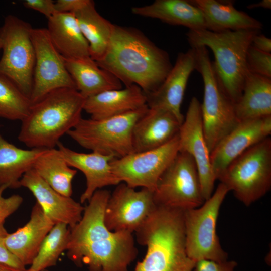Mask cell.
I'll return each mask as SVG.
<instances>
[{
  "mask_svg": "<svg viewBox=\"0 0 271 271\" xmlns=\"http://www.w3.org/2000/svg\"><path fill=\"white\" fill-rule=\"evenodd\" d=\"M110 193L96 191L84 207L80 221L70 228L66 251L70 259L89 271H128L138 250L132 233L111 231L104 221Z\"/></svg>",
  "mask_w": 271,
  "mask_h": 271,
  "instance_id": "1",
  "label": "cell"
},
{
  "mask_svg": "<svg viewBox=\"0 0 271 271\" xmlns=\"http://www.w3.org/2000/svg\"><path fill=\"white\" fill-rule=\"evenodd\" d=\"M95 62L125 87L136 85L146 94L160 86L173 66L168 53L141 31L115 24L105 55Z\"/></svg>",
  "mask_w": 271,
  "mask_h": 271,
  "instance_id": "2",
  "label": "cell"
},
{
  "mask_svg": "<svg viewBox=\"0 0 271 271\" xmlns=\"http://www.w3.org/2000/svg\"><path fill=\"white\" fill-rule=\"evenodd\" d=\"M183 211L156 206L136 232L147 252L134 271H193L195 262L186 250Z\"/></svg>",
  "mask_w": 271,
  "mask_h": 271,
  "instance_id": "3",
  "label": "cell"
},
{
  "mask_svg": "<svg viewBox=\"0 0 271 271\" xmlns=\"http://www.w3.org/2000/svg\"><path fill=\"white\" fill-rule=\"evenodd\" d=\"M86 98L75 88L57 89L31 104L18 140L31 149H52L81 119Z\"/></svg>",
  "mask_w": 271,
  "mask_h": 271,
  "instance_id": "4",
  "label": "cell"
},
{
  "mask_svg": "<svg viewBox=\"0 0 271 271\" xmlns=\"http://www.w3.org/2000/svg\"><path fill=\"white\" fill-rule=\"evenodd\" d=\"M260 30L244 29L213 32L189 30L191 47H209L214 54L213 70L223 91L234 104L241 96L248 71L246 54L254 37Z\"/></svg>",
  "mask_w": 271,
  "mask_h": 271,
  "instance_id": "5",
  "label": "cell"
},
{
  "mask_svg": "<svg viewBox=\"0 0 271 271\" xmlns=\"http://www.w3.org/2000/svg\"><path fill=\"white\" fill-rule=\"evenodd\" d=\"M218 180L246 206L264 196L271 188L270 138L235 159Z\"/></svg>",
  "mask_w": 271,
  "mask_h": 271,
  "instance_id": "6",
  "label": "cell"
},
{
  "mask_svg": "<svg viewBox=\"0 0 271 271\" xmlns=\"http://www.w3.org/2000/svg\"><path fill=\"white\" fill-rule=\"evenodd\" d=\"M193 48L196 68L204 85L201 103L202 123L204 138L210 153L239 123L234 104L221 89L215 74L212 62L206 47Z\"/></svg>",
  "mask_w": 271,
  "mask_h": 271,
  "instance_id": "7",
  "label": "cell"
},
{
  "mask_svg": "<svg viewBox=\"0 0 271 271\" xmlns=\"http://www.w3.org/2000/svg\"><path fill=\"white\" fill-rule=\"evenodd\" d=\"M148 109L102 119L81 118L67 134L85 149L120 158L134 152L133 126Z\"/></svg>",
  "mask_w": 271,
  "mask_h": 271,
  "instance_id": "8",
  "label": "cell"
},
{
  "mask_svg": "<svg viewBox=\"0 0 271 271\" xmlns=\"http://www.w3.org/2000/svg\"><path fill=\"white\" fill-rule=\"evenodd\" d=\"M229 190L220 183L212 196L200 208L184 210L186 253L194 262L210 260L223 262L228 254L221 246L216 224L221 204Z\"/></svg>",
  "mask_w": 271,
  "mask_h": 271,
  "instance_id": "9",
  "label": "cell"
},
{
  "mask_svg": "<svg viewBox=\"0 0 271 271\" xmlns=\"http://www.w3.org/2000/svg\"><path fill=\"white\" fill-rule=\"evenodd\" d=\"M28 22L13 15H8L0 28L3 54L0 76L13 83L28 98L32 92L35 55Z\"/></svg>",
  "mask_w": 271,
  "mask_h": 271,
  "instance_id": "10",
  "label": "cell"
},
{
  "mask_svg": "<svg viewBox=\"0 0 271 271\" xmlns=\"http://www.w3.org/2000/svg\"><path fill=\"white\" fill-rule=\"evenodd\" d=\"M153 198L156 206L182 210L204 203L197 167L190 155L178 152L159 178Z\"/></svg>",
  "mask_w": 271,
  "mask_h": 271,
  "instance_id": "11",
  "label": "cell"
},
{
  "mask_svg": "<svg viewBox=\"0 0 271 271\" xmlns=\"http://www.w3.org/2000/svg\"><path fill=\"white\" fill-rule=\"evenodd\" d=\"M179 152L178 133L159 148L133 152L111 161L112 171L120 181L128 186L154 191L157 183Z\"/></svg>",
  "mask_w": 271,
  "mask_h": 271,
  "instance_id": "12",
  "label": "cell"
},
{
  "mask_svg": "<svg viewBox=\"0 0 271 271\" xmlns=\"http://www.w3.org/2000/svg\"><path fill=\"white\" fill-rule=\"evenodd\" d=\"M31 35L35 55L33 87L29 98L31 104L53 90L76 89L64 58L54 46L47 29L33 28Z\"/></svg>",
  "mask_w": 271,
  "mask_h": 271,
  "instance_id": "13",
  "label": "cell"
},
{
  "mask_svg": "<svg viewBox=\"0 0 271 271\" xmlns=\"http://www.w3.org/2000/svg\"><path fill=\"white\" fill-rule=\"evenodd\" d=\"M153 192L146 188L137 191L121 182L107 203L104 221L111 231L136 232L155 209Z\"/></svg>",
  "mask_w": 271,
  "mask_h": 271,
  "instance_id": "14",
  "label": "cell"
},
{
  "mask_svg": "<svg viewBox=\"0 0 271 271\" xmlns=\"http://www.w3.org/2000/svg\"><path fill=\"white\" fill-rule=\"evenodd\" d=\"M179 151L188 153L194 159L205 201L213 194L216 179L212 170L210 153L202 127L201 103L193 97L178 133Z\"/></svg>",
  "mask_w": 271,
  "mask_h": 271,
  "instance_id": "15",
  "label": "cell"
},
{
  "mask_svg": "<svg viewBox=\"0 0 271 271\" xmlns=\"http://www.w3.org/2000/svg\"><path fill=\"white\" fill-rule=\"evenodd\" d=\"M270 134L271 116L239 122L210 153L216 180L235 159Z\"/></svg>",
  "mask_w": 271,
  "mask_h": 271,
  "instance_id": "16",
  "label": "cell"
},
{
  "mask_svg": "<svg viewBox=\"0 0 271 271\" xmlns=\"http://www.w3.org/2000/svg\"><path fill=\"white\" fill-rule=\"evenodd\" d=\"M196 68V57L193 48L179 53L160 86L154 91L145 93L148 107L169 111L182 123L184 117L181 111V104L188 81Z\"/></svg>",
  "mask_w": 271,
  "mask_h": 271,
  "instance_id": "17",
  "label": "cell"
},
{
  "mask_svg": "<svg viewBox=\"0 0 271 271\" xmlns=\"http://www.w3.org/2000/svg\"><path fill=\"white\" fill-rule=\"evenodd\" d=\"M20 184L31 191L44 213L54 224L64 223L71 228L81 220L84 210L81 203L55 190L33 168L24 174Z\"/></svg>",
  "mask_w": 271,
  "mask_h": 271,
  "instance_id": "18",
  "label": "cell"
},
{
  "mask_svg": "<svg viewBox=\"0 0 271 271\" xmlns=\"http://www.w3.org/2000/svg\"><path fill=\"white\" fill-rule=\"evenodd\" d=\"M57 146L67 164L81 171L85 177L86 188L80 196V203L88 202L97 190L120 183L112 170L113 156L95 152H77L60 142Z\"/></svg>",
  "mask_w": 271,
  "mask_h": 271,
  "instance_id": "19",
  "label": "cell"
},
{
  "mask_svg": "<svg viewBox=\"0 0 271 271\" xmlns=\"http://www.w3.org/2000/svg\"><path fill=\"white\" fill-rule=\"evenodd\" d=\"M181 124L171 112L148 107L133 126L132 144L134 152L163 146L179 133Z\"/></svg>",
  "mask_w": 271,
  "mask_h": 271,
  "instance_id": "20",
  "label": "cell"
},
{
  "mask_svg": "<svg viewBox=\"0 0 271 271\" xmlns=\"http://www.w3.org/2000/svg\"><path fill=\"white\" fill-rule=\"evenodd\" d=\"M54 225L36 202L28 222L15 232L8 233L6 239V246L25 267L31 265L43 240Z\"/></svg>",
  "mask_w": 271,
  "mask_h": 271,
  "instance_id": "21",
  "label": "cell"
},
{
  "mask_svg": "<svg viewBox=\"0 0 271 271\" xmlns=\"http://www.w3.org/2000/svg\"><path fill=\"white\" fill-rule=\"evenodd\" d=\"M147 106V97L136 85L108 90L86 98L83 110L94 119H102L134 111Z\"/></svg>",
  "mask_w": 271,
  "mask_h": 271,
  "instance_id": "22",
  "label": "cell"
},
{
  "mask_svg": "<svg viewBox=\"0 0 271 271\" xmlns=\"http://www.w3.org/2000/svg\"><path fill=\"white\" fill-rule=\"evenodd\" d=\"M54 46L65 59L91 58L88 43L73 13L57 12L46 29Z\"/></svg>",
  "mask_w": 271,
  "mask_h": 271,
  "instance_id": "23",
  "label": "cell"
},
{
  "mask_svg": "<svg viewBox=\"0 0 271 271\" xmlns=\"http://www.w3.org/2000/svg\"><path fill=\"white\" fill-rule=\"evenodd\" d=\"M131 12L170 25L186 27L189 30L206 29L202 12L190 1L156 0L150 5L133 7Z\"/></svg>",
  "mask_w": 271,
  "mask_h": 271,
  "instance_id": "24",
  "label": "cell"
},
{
  "mask_svg": "<svg viewBox=\"0 0 271 271\" xmlns=\"http://www.w3.org/2000/svg\"><path fill=\"white\" fill-rule=\"evenodd\" d=\"M202 12L206 29L213 32L253 29L261 30L262 23L246 13L235 8L233 2L190 1Z\"/></svg>",
  "mask_w": 271,
  "mask_h": 271,
  "instance_id": "25",
  "label": "cell"
},
{
  "mask_svg": "<svg viewBox=\"0 0 271 271\" xmlns=\"http://www.w3.org/2000/svg\"><path fill=\"white\" fill-rule=\"evenodd\" d=\"M64 59L66 68L76 89L84 98L122 88V83L117 78L100 68L91 58Z\"/></svg>",
  "mask_w": 271,
  "mask_h": 271,
  "instance_id": "26",
  "label": "cell"
},
{
  "mask_svg": "<svg viewBox=\"0 0 271 271\" xmlns=\"http://www.w3.org/2000/svg\"><path fill=\"white\" fill-rule=\"evenodd\" d=\"M234 109L239 122L271 116V78L248 72Z\"/></svg>",
  "mask_w": 271,
  "mask_h": 271,
  "instance_id": "27",
  "label": "cell"
},
{
  "mask_svg": "<svg viewBox=\"0 0 271 271\" xmlns=\"http://www.w3.org/2000/svg\"><path fill=\"white\" fill-rule=\"evenodd\" d=\"M73 14L88 43L91 58L95 61L100 60L107 50L113 24L97 12L94 2L91 0H87Z\"/></svg>",
  "mask_w": 271,
  "mask_h": 271,
  "instance_id": "28",
  "label": "cell"
},
{
  "mask_svg": "<svg viewBox=\"0 0 271 271\" xmlns=\"http://www.w3.org/2000/svg\"><path fill=\"white\" fill-rule=\"evenodd\" d=\"M46 149L20 148L7 141L0 132V186L6 185L10 189L21 187L22 177L33 168Z\"/></svg>",
  "mask_w": 271,
  "mask_h": 271,
  "instance_id": "29",
  "label": "cell"
},
{
  "mask_svg": "<svg viewBox=\"0 0 271 271\" xmlns=\"http://www.w3.org/2000/svg\"><path fill=\"white\" fill-rule=\"evenodd\" d=\"M33 169L55 190L65 196H71L72 182L77 170L67 164L58 149H46Z\"/></svg>",
  "mask_w": 271,
  "mask_h": 271,
  "instance_id": "30",
  "label": "cell"
},
{
  "mask_svg": "<svg viewBox=\"0 0 271 271\" xmlns=\"http://www.w3.org/2000/svg\"><path fill=\"white\" fill-rule=\"evenodd\" d=\"M69 235L68 225L54 224L43 240L28 271H43L55 266L62 253L66 250Z\"/></svg>",
  "mask_w": 271,
  "mask_h": 271,
  "instance_id": "31",
  "label": "cell"
},
{
  "mask_svg": "<svg viewBox=\"0 0 271 271\" xmlns=\"http://www.w3.org/2000/svg\"><path fill=\"white\" fill-rule=\"evenodd\" d=\"M31 102L11 81L0 76V118L21 121L28 115Z\"/></svg>",
  "mask_w": 271,
  "mask_h": 271,
  "instance_id": "32",
  "label": "cell"
},
{
  "mask_svg": "<svg viewBox=\"0 0 271 271\" xmlns=\"http://www.w3.org/2000/svg\"><path fill=\"white\" fill-rule=\"evenodd\" d=\"M246 61L249 72L271 78V53L259 51L251 45L247 52Z\"/></svg>",
  "mask_w": 271,
  "mask_h": 271,
  "instance_id": "33",
  "label": "cell"
},
{
  "mask_svg": "<svg viewBox=\"0 0 271 271\" xmlns=\"http://www.w3.org/2000/svg\"><path fill=\"white\" fill-rule=\"evenodd\" d=\"M8 187L6 185L0 186V221H4L15 212L23 202L22 197L14 194L8 197L3 196L4 192Z\"/></svg>",
  "mask_w": 271,
  "mask_h": 271,
  "instance_id": "34",
  "label": "cell"
},
{
  "mask_svg": "<svg viewBox=\"0 0 271 271\" xmlns=\"http://www.w3.org/2000/svg\"><path fill=\"white\" fill-rule=\"evenodd\" d=\"M4 221H0V263L21 269L26 267L8 249L6 239L9 233L4 226Z\"/></svg>",
  "mask_w": 271,
  "mask_h": 271,
  "instance_id": "35",
  "label": "cell"
},
{
  "mask_svg": "<svg viewBox=\"0 0 271 271\" xmlns=\"http://www.w3.org/2000/svg\"><path fill=\"white\" fill-rule=\"evenodd\" d=\"M237 266L234 260L216 262L203 259L195 262L193 271H235Z\"/></svg>",
  "mask_w": 271,
  "mask_h": 271,
  "instance_id": "36",
  "label": "cell"
},
{
  "mask_svg": "<svg viewBox=\"0 0 271 271\" xmlns=\"http://www.w3.org/2000/svg\"><path fill=\"white\" fill-rule=\"evenodd\" d=\"M23 4L27 8L42 13L47 19L57 13L55 2L52 0H25L23 2Z\"/></svg>",
  "mask_w": 271,
  "mask_h": 271,
  "instance_id": "37",
  "label": "cell"
},
{
  "mask_svg": "<svg viewBox=\"0 0 271 271\" xmlns=\"http://www.w3.org/2000/svg\"><path fill=\"white\" fill-rule=\"evenodd\" d=\"M87 0H58L55 2L57 12L74 13L81 8Z\"/></svg>",
  "mask_w": 271,
  "mask_h": 271,
  "instance_id": "38",
  "label": "cell"
},
{
  "mask_svg": "<svg viewBox=\"0 0 271 271\" xmlns=\"http://www.w3.org/2000/svg\"><path fill=\"white\" fill-rule=\"evenodd\" d=\"M251 45L259 51L271 53V39L260 33L254 37Z\"/></svg>",
  "mask_w": 271,
  "mask_h": 271,
  "instance_id": "39",
  "label": "cell"
},
{
  "mask_svg": "<svg viewBox=\"0 0 271 271\" xmlns=\"http://www.w3.org/2000/svg\"><path fill=\"white\" fill-rule=\"evenodd\" d=\"M247 8L249 9L263 8L268 9L271 8V1L270 0H262L257 3H254L247 6Z\"/></svg>",
  "mask_w": 271,
  "mask_h": 271,
  "instance_id": "40",
  "label": "cell"
},
{
  "mask_svg": "<svg viewBox=\"0 0 271 271\" xmlns=\"http://www.w3.org/2000/svg\"><path fill=\"white\" fill-rule=\"evenodd\" d=\"M0 271H28V269H21L0 263Z\"/></svg>",
  "mask_w": 271,
  "mask_h": 271,
  "instance_id": "41",
  "label": "cell"
},
{
  "mask_svg": "<svg viewBox=\"0 0 271 271\" xmlns=\"http://www.w3.org/2000/svg\"><path fill=\"white\" fill-rule=\"evenodd\" d=\"M3 46V40L0 34V50L2 49Z\"/></svg>",
  "mask_w": 271,
  "mask_h": 271,
  "instance_id": "42",
  "label": "cell"
},
{
  "mask_svg": "<svg viewBox=\"0 0 271 271\" xmlns=\"http://www.w3.org/2000/svg\"><path fill=\"white\" fill-rule=\"evenodd\" d=\"M43 271H48V270H43Z\"/></svg>",
  "mask_w": 271,
  "mask_h": 271,
  "instance_id": "43",
  "label": "cell"
}]
</instances>
